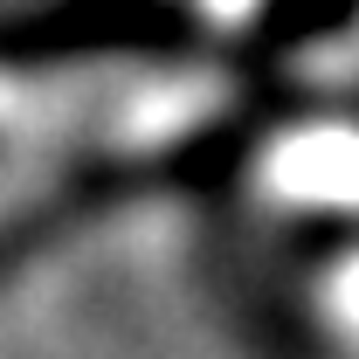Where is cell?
Masks as SVG:
<instances>
[{
	"instance_id": "cell-1",
	"label": "cell",
	"mask_w": 359,
	"mask_h": 359,
	"mask_svg": "<svg viewBox=\"0 0 359 359\" xmlns=\"http://www.w3.org/2000/svg\"><path fill=\"white\" fill-rule=\"evenodd\" d=\"M180 35V14L159 0H62L0 28V62H55L90 48H159Z\"/></svg>"
}]
</instances>
